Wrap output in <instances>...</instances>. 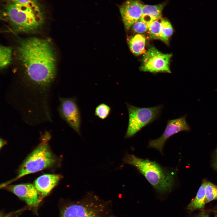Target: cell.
<instances>
[{"label":"cell","mask_w":217,"mask_h":217,"mask_svg":"<svg viewBox=\"0 0 217 217\" xmlns=\"http://www.w3.org/2000/svg\"><path fill=\"white\" fill-rule=\"evenodd\" d=\"M17 52L24 75L21 84L12 87L14 95L29 105L49 103L57 64L56 53L51 41L36 37L25 39L19 41Z\"/></svg>","instance_id":"1"},{"label":"cell","mask_w":217,"mask_h":217,"mask_svg":"<svg viewBox=\"0 0 217 217\" xmlns=\"http://www.w3.org/2000/svg\"><path fill=\"white\" fill-rule=\"evenodd\" d=\"M0 17L11 30L17 33H36L46 20L44 8L38 0L21 4L3 3Z\"/></svg>","instance_id":"2"},{"label":"cell","mask_w":217,"mask_h":217,"mask_svg":"<svg viewBox=\"0 0 217 217\" xmlns=\"http://www.w3.org/2000/svg\"><path fill=\"white\" fill-rule=\"evenodd\" d=\"M123 161L124 163L135 167L159 192L164 194L172 188L174 184L173 176L156 162L129 154L125 155Z\"/></svg>","instance_id":"3"},{"label":"cell","mask_w":217,"mask_h":217,"mask_svg":"<svg viewBox=\"0 0 217 217\" xmlns=\"http://www.w3.org/2000/svg\"><path fill=\"white\" fill-rule=\"evenodd\" d=\"M40 143L28 156L20 166L17 176L1 185L4 187L11 183L29 174L39 171L53 166L57 159L51 151L48 144L50 136L46 132Z\"/></svg>","instance_id":"4"},{"label":"cell","mask_w":217,"mask_h":217,"mask_svg":"<svg viewBox=\"0 0 217 217\" xmlns=\"http://www.w3.org/2000/svg\"><path fill=\"white\" fill-rule=\"evenodd\" d=\"M126 105L129 116L128 123L125 138L134 136L143 127L156 120L160 116L163 105L150 107H139L127 103Z\"/></svg>","instance_id":"5"},{"label":"cell","mask_w":217,"mask_h":217,"mask_svg":"<svg viewBox=\"0 0 217 217\" xmlns=\"http://www.w3.org/2000/svg\"><path fill=\"white\" fill-rule=\"evenodd\" d=\"M172 55L171 54L163 53L151 46L143 55L140 70L151 73H171L169 65Z\"/></svg>","instance_id":"6"},{"label":"cell","mask_w":217,"mask_h":217,"mask_svg":"<svg viewBox=\"0 0 217 217\" xmlns=\"http://www.w3.org/2000/svg\"><path fill=\"white\" fill-rule=\"evenodd\" d=\"M58 111L61 118L79 135L81 136V118L75 97H59Z\"/></svg>","instance_id":"7"},{"label":"cell","mask_w":217,"mask_h":217,"mask_svg":"<svg viewBox=\"0 0 217 217\" xmlns=\"http://www.w3.org/2000/svg\"><path fill=\"white\" fill-rule=\"evenodd\" d=\"M186 118V116L185 115L177 119L168 120L163 134L159 138L150 140L149 146L156 149L162 153L165 143L171 136L180 132L188 131L190 130Z\"/></svg>","instance_id":"8"},{"label":"cell","mask_w":217,"mask_h":217,"mask_svg":"<svg viewBox=\"0 0 217 217\" xmlns=\"http://www.w3.org/2000/svg\"><path fill=\"white\" fill-rule=\"evenodd\" d=\"M80 202L69 205L62 209L60 217H100L101 207L93 202Z\"/></svg>","instance_id":"9"},{"label":"cell","mask_w":217,"mask_h":217,"mask_svg":"<svg viewBox=\"0 0 217 217\" xmlns=\"http://www.w3.org/2000/svg\"><path fill=\"white\" fill-rule=\"evenodd\" d=\"M144 5L140 0H126L120 5V12L126 29L140 20Z\"/></svg>","instance_id":"10"},{"label":"cell","mask_w":217,"mask_h":217,"mask_svg":"<svg viewBox=\"0 0 217 217\" xmlns=\"http://www.w3.org/2000/svg\"><path fill=\"white\" fill-rule=\"evenodd\" d=\"M6 187L28 205L38 206L40 203L38 192L34 185L30 183L8 186Z\"/></svg>","instance_id":"11"},{"label":"cell","mask_w":217,"mask_h":217,"mask_svg":"<svg viewBox=\"0 0 217 217\" xmlns=\"http://www.w3.org/2000/svg\"><path fill=\"white\" fill-rule=\"evenodd\" d=\"M62 176L60 175L45 174L35 181L34 186L39 193L43 197L47 195L57 184Z\"/></svg>","instance_id":"12"},{"label":"cell","mask_w":217,"mask_h":217,"mask_svg":"<svg viewBox=\"0 0 217 217\" xmlns=\"http://www.w3.org/2000/svg\"><path fill=\"white\" fill-rule=\"evenodd\" d=\"M165 4L163 2L155 5H144L140 20L150 25L152 22L161 17L162 12Z\"/></svg>","instance_id":"13"},{"label":"cell","mask_w":217,"mask_h":217,"mask_svg":"<svg viewBox=\"0 0 217 217\" xmlns=\"http://www.w3.org/2000/svg\"><path fill=\"white\" fill-rule=\"evenodd\" d=\"M146 38L142 34H137L131 38L128 45L131 51L136 55L144 54L146 52L145 49Z\"/></svg>","instance_id":"14"},{"label":"cell","mask_w":217,"mask_h":217,"mask_svg":"<svg viewBox=\"0 0 217 217\" xmlns=\"http://www.w3.org/2000/svg\"><path fill=\"white\" fill-rule=\"evenodd\" d=\"M206 182L200 187L196 196L188 205L187 208L191 210L203 208L206 203L205 190Z\"/></svg>","instance_id":"15"},{"label":"cell","mask_w":217,"mask_h":217,"mask_svg":"<svg viewBox=\"0 0 217 217\" xmlns=\"http://www.w3.org/2000/svg\"><path fill=\"white\" fill-rule=\"evenodd\" d=\"M12 49L9 46H1L0 47V68L3 69L6 68L11 63Z\"/></svg>","instance_id":"16"},{"label":"cell","mask_w":217,"mask_h":217,"mask_svg":"<svg viewBox=\"0 0 217 217\" xmlns=\"http://www.w3.org/2000/svg\"><path fill=\"white\" fill-rule=\"evenodd\" d=\"M162 19L161 17L150 24L148 31L150 36L152 39L161 40Z\"/></svg>","instance_id":"17"},{"label":"cell","mask_w":217,"mask_h":217,"mask_svg":"<svg viewBox=\"0 0 217 217\" xmlns=\"http://www.w3.org/2000/svg\"><path fill=\"white\" fill-rule=\"evenodd\" d=\"M162 39L166 44H168L169 38L173 34V28L170 23L163 18L162 21Z\"/></svg>","instance_id":"18"},{"label":"cell","mask_w":217,"mask_h":217,"mask_svg":"<svg viewBox=\"0 0 217 217\" xmlns=\"http://www.w3.org/2000/svg\"><path fill=\"white\" fill-rule=\"evenodd\" d=\"M111 112V107L108 104L102 103L97 106L95 110L96 116L101 120H105L109 115Z\"/></svg>","instance_id":"19"},{"label":"cell","mask_w":217,"mask_h":217,"mask_svg":"<svg viewBox=\"0 0 217 217\" xmlns=\"http://www.w3.org/2000/svg\"><path fill=\"white\" fill-rule=\"evenodd\" d=\"M205 190L206 203L217 199V186L210 182H206Z\"/></svg>","instance_id":"20"},{"label":"cell","mask_w":217,"mask_h":217,"mask_svg":"<svg viewBox=\"0 0 217 217\" xmlns=\"http://www.w3.org/2000/svg\"><path fill=\"white\" fill-rule=\"evenodd\" d=\"M149 25L139 20L131 27L133 30L138 33H142L148 30Z\"/></svg>","instance_id":"21"},{"label":"cell","mask_w":217,"mask_h":217,"mask_svg":"<svg viewBox=\"0 0 217 217\" xmlns=\"http://www.w3.org/2000/svg\"><path fill=\"white\" fill-rule=\"evenodd\" d=\"M31 0H3V3L9 4H17L25 3Z\"/></svg>","instance_id":"22"},{"label":"cell","mask_w":217,"mask_h":217,"mask_svg":"<svg viewBox=\"0 0 217 217\" xmlns=\"http://www.w3.org/2000/svg\"><path fill=\"white\" fill-rule=\"evenodd\" d=\"M0 143V148H1L2 147H3L6 144V142L4 140L1 138Z\"/></svg>","instance_id":"23"},{"label":"cell","mask_w":217,"mask_h":217,"mask_svg":"<svg viewBox=\"0 0 217 217\" xmlns=\"http://www.w3.org/2000/svg\"><path fill=\"white\" fill-rule=\"evenodd\" d=\"M197 217H209L208 215L206 214H202L199 215Z\"/></svg>","instance_id":"24"},{"label":"cell","mask_w":217,"mask_h":217,"mask_svg":"<svg viewBox=\"0 0 217 217\" xmlns=\"http://www.w3.org/2000/svg\"><path fill=\"white\" fill-rule=\"evenodd\" d=\"M215 166L217 169V150L216 152Z\"/></svg>","instance_id":"25"}]
</instances>
